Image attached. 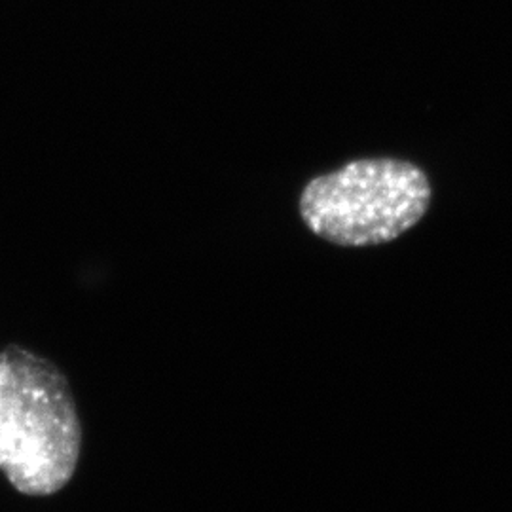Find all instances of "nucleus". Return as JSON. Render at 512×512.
I'll list each match as a JSON object with an SVG mask.
<instances>
[{"label":"nucleus","instance_id":"f257e3e1","mask_svg":"<svg viewBox=\"0 0 512 512\" xmlns=\"http://www.w3.org/2000/svg\"><path fill=\"white\" fill-rule=\"evenodd\" d=\"M82 421L73 387L54 361L23 346L0 349V473L27 497H50L73 480Z\"/></svg>","mask_w":512,"mask_h":512},{"label":"nucleus","instance_id":"f03ea898","mask_svg":"<svg viewBox=\"0 0 512 512\" xmlns=\"http://www.w3.org/2000/svg\"><path fill=\"white\" fill-rule=\"evenodd\" d=\"M431 200V179L420 165L359 158L308 181L298 213L311 234L332 245L376 247L420 224Z\"/></svg>","mask_w":512,"mask_h":512}]
</instances>
